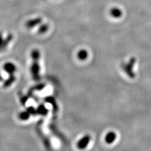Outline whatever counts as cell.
<instances>
[{
	"instance_id": "cell-4",
	"label": "cell",
	"mask_w": 151,
	"mask_h": 151,
	"mask_svg": "<svg viewBox=\"0 0 151 151\" xmlns=\"http://www.w3.org/2000/svg\"><path fill=\"white\" fill-rule=\"evenodd\" d=\"M3 68L4 70L9 73V75H14L15 72H16V67L15 65L11 62H7L4 65Z\"/></svg>"
},
{
	"instance_id": "cell-13",
	"label": "cell",
	"mask_w": 151,
	"mask_h": 151,
	"mask_svg": "<svg viewBox=\"0 0 151 151\" xmlns=\"http://www.w3.org/2000/svg\"><path fill=\"white\" fill-rule=\"evenodd\" d=\"M31 115L27 111V110L22 111L21 113L19 114L18 117L20 120H27V119L30 118Z\"/></svg>"
},
{
	"instance_id": "cell-2",
	"label": "cell",
	"mask_w": 151,
	"mask_h": 151,
	"mask_svg": "<svg viewBox=\"0 0 151 151\" xmlns=\"http://www.w3.org/2000/svg\"><path fill=\"white\" fill-rule=\"evenodd\" d=\"M43 22V19L41 17H36L27 20L25 26L27 29H33L39 26Z\"/></svg>"
},
{
	"instance_id": "cell-3",
	"label": "cell",
	"mask_w": 151,
	"mask_h": 151,
	"mask_svg": "<svg viewBox=\"0 0 151 151\" xmlns=\"http://www.w3.org/2000/svg\"><path fill=\"white\" fill-rule=\"evenodd\" d=\"M90 139H91V138L89 135H87L84 136L83 137H82L81 138L80 140L78 141V142L77 143V147L81 150L85 149L88 145Z\"/></svg>"
},
{
	"instance_id": "cell-5",
	"label": "cell",
	"mask_w": 151,
	"mask_h": 151,
	"mask_svg": "<svg viewBox=\"0 0 151 151\" xmlns=\"http://www.w3.org/2000/svg\"><path fill=\"white\" fill-rule=\"evenodd\" d=\"M14 38V35L12 34H9L4 39L3 42L0 46V51H3L5 49L7 46L10 43Z\"/></svg>"
},
{
	"instance_id": "cell-8",
	"label": "cell",
	"mask_w": 151,
	"mask_h": 151,
	"mask_svg": "<svg viewBox=\"0 0 151 151\" xmlns=\"http://www.w3.org/2000/svg\"><path fill=\"white\" fill-rule=\"evenodd\" d=\"M45 87V83H39L38 85H35L34 86L32 87L30 90L29 91L28 93V96L31 97L32 96V94L33 93V92L35 91H40L42 90Z\"/></svg>"
},
{
	"instance_id": "cell-14",
	"label": "cell",
	"mask_w": 151,
	"mask_h": 151,
	"mask_svg": "<svg viewBox=\"0 0 151 151\" xmlns=\"http://www.w3.org/2000/svg\"><path fill=\"white\" fill-rule=\"evenodd\" d=\"M78 58L79 60H85L88 57V53L86 50L82 49L78 52V54H77Z\"/></svg>"
},
{
	"instance_id": "cell-17",
	"label": "cell",
	"mask_w": 151,
	"mask_h": 151,
	"mask_svg": "<svg viewBox=\"0 0 151 151\" xmlns=\"http://www.w3.org/2000/svg\"><path fill=\"white\" fill-rule=\"evenodd\" d=\"M4 36H3V34L2 32H0V46L1 45V44L3 42V40H4Z\"/></svg>"
},
{
	"instance_id": "cell-11",
	"label": "cell",
	"mask_w": 151,
	"mask_h": 151,
	"mask_svg": "<svg viewBox=\"0 0 151 151\" xmlns=\"http://www.w3.org/2000/svg\"><path fill=\"white\" fill-rule=\"evenodd\" d=\"M49 28V26L48 24L45 23V24H43L42 23L39 26V28H38V32L39 34H44L46 32H48Z\"/></svg>"
},
{
	"instance_id": "cell-16",
	"label": "cell",
	"mask_w": 151,
	"mask_h": 151,
	"mask_svg": "<svg viewBox=\"0 0 151 151\" xmlns=\"http://www.w3.org/2000/svg\"><path fill=\"white\" fill-rule=\"evenodd\" d=\"M27 111L29 113V114L31 115H37V109L34 108L33 106H29L28 108L27 109Z\"/></svg>"
},
{
	"instance_id": "cell-10",
	"label": "cell",
	"mask_w": 151,
	"mask_h": 151,
	"mask_svg": "<svg viewBox=\"0 0 151 151\" xmlns=\"http://www.w3.org/2000/svg\"><path fill=\"white\" fill-rule=\"evenodd\" d=\"M37 115L45 116L48 113V110L44 104H40L37 108Z\"/></svg>"
},
{
	"instance_id": "cell-7",
	"label": "cell",
	"mask_w": 151,
	"mask_h": 151,
	"mask_svg": "<svg viewBox=\"0 0 151 151\" xmlns=\"http://www.w3.org/2000/svg\"><path fill=\"white\" fill-rule=\"evenodd\" d=\"M38 132L39 133V136L41 137V138L42 139L43 142L45 146V147H47L48 150L51 149V144L50 143V141L49 140L48 138H47V136L44 134L42 131H41V130L39 128H38Z\"/></svg>"
},
{
	"instance_id": "cell-15",
	"label": "cell",
	"mask_w": 151,
	"mask_h": 151,
	"mask_svg": "<svg viewBox=\"0 0 151 151\" xmlns=\"http://www.w3.org/2000/svg\"><path fill=\"white\" fill-rule=\"evenodd\" d=\"M19 96L20 103L23 106H25L27 103V100L29 99V97L28 96L22 94V92H19Z\"/></svg>"
},
{
	"instance_id": "cell-9",
	"label": "cell",
	"mask_w": 151,
	"mask_h": 151,
	"mask_svg": "<svg viewBox=\"0 0 151 151\" xmlns=\"http://www.w3.org/2000/svg\"><path fill=\"white\" fill-rule=\"evenodd\" d=\"M15 80H16V77L15 75H9L8 78H7V80H6L5 81H4V87L5 88L9 87L15 82Z\"/></svg>"
},
{
	"instance_id": "cell-6",
	"label": "cell",
	"mask_w": 151,
	"mask_h": 151,
	"mask_svg": "<svg viewBox=\"0 0 151 151\" xmlns=\"http://www.w3.org/2000/svg\"><path fill=\"white\" fill-rule=\"evenodd\" d=\"M45 100L47 103H48L49 104H51L52 107H53V113L54 114H56L58 113V107L57 105V104L55 101V100L54 98L52 96H48L45 97Z\"/></svg>"
},
{
	"instance_id": "cell-1",
	"label": "cell",
	"mask_w": 151,
	"mask_h": 151,
	"mask_svg": "<svg viewBox=\"0 0 151 151\" xmlns=\"http://www.w3.org/2000/svg\"><path fill=\"white\" fill-rule=\"evenodd\" d=\"M31 57L32 59V64L30 68L32 76L34 81H39L40 79L39 65L40 53L39 50L37 49H33L31 53Z\"/></svg>"
},
{
	"instance_id": "cell-12",
	"label": "cell",
	"mask_w": 151,
	"mask_h": 151,
	"mask_svg": "<svg viewBox=\"0 0 151 151\" xmlns=\"http://www.w3.org/2000/svg\"><path fill=\"white\" fill-rule=\"evenodd\" d=\"M116 139V134L114 132H109L108 134L106 136L105 140L106 143L109 144H111L113 142L114 140Z\"/></svg>"
}]
</instances>
